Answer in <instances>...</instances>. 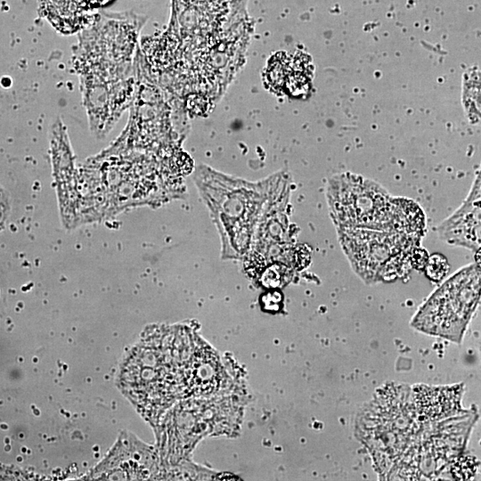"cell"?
Wrapping results in <instances>:
<instances>
[{"instance_id": "1", "label": "cell", "mask_w": 481, "mask_h": 481, "mask_svg": "<svg viewBox=\"0 0 481 481\" xmlns=\"http://www.w3.org/2000/svg\"><path fill=\"white\" fill-rule=\"evenodd\" d=\"M144 20L133 12H97L79 31L73 63L89 128L105 137L131 105L136 86L139 31Z\"/></svg>"}, {"instance_id": "2", "label": "cell", "mask_w": 481, "mask_h": 481, "mask_svg": "<svg viewBox=\"0 0 481 481\" xmlns=\"http://www.w3.org/2000/svg\"><path fill=\"white\" fill-rule=\"evenodd\" d=\"M192 329L162 326L145 337L124 362L121 384L149 417L187 397L189 370L196 345Z\"/></svg>"}, {"instance_id": "3", "label": "cell", "mask_w": 481, "mask_h": 481, "mask_svg": "<svg viewBox=\"0 0 481 481\" xmlns=\"http://www.w3.org/2000/svg\"><path fill=\"white\" fill-rule=\"evenodd\" d=\"M281 172L250 182L208 166L195 170L193 180L218 231L224 259H242L249 249L264 208Z\"/></svg>"}, {"instance_id": "4", "label": "cell", "mask_w": 481, "mask_h": 481, "mask_svg": "<svg viewBox=\"0 0 481 481\" xmlns=\"http://www.w3.org/2000/svg\"><path fill=\"white\" fill-rule=\"evenodd\" d=\"M291 184L289 175L282 171L242 257L244 270L252 280L268 269L289 267L298 273L310 264L311 250L297 242L296 227L289 221Z\"/></svg>"}, {"instance_id": "5", "label": "cell", "mask_w": 481, "mask_h": 481, "mask_svg": "<svg viewBox=\"0 0 481 481\" xmlns=\"http://www.w3.org/2000/svg\"><path fill=\"white\" fill-rule=\"evenodd\" d=\"M338 238L355 273L368 284L390 282L406 276L411 254L422 238L365 228H336Z\"/></svg>"}, {"instance_id": "6", "label": "cell", "mask_w": 481, "mask_h": 481, "mask_svg": "<svg viewBox=\"0 0 481 481\" xmlns=\"http://www.w3.org/2000/svg\"><path fill=\"white\" fill-rule=\"evenodd\" d=\"M480 300L479 263L461 268L436 289L412 320L419 331L461 343Z\"/></svg>"}, {"instance_id": "7", "label": "cell", "mask_w": 481, "mask_h": 481, "mask_svg": "<svg viewBox=\"0 0 481 481\" xmlns=\"http://www.w3.org/2000/svg\"><path fill=\"white\" fill-rule=\"evenodd\" d=\"M136 86L129 121L111 151H140L166 155L181 151L185 133L170 121L167 104L136 59Z\"/></svg>"}, {"instance_id": "8", "label": "cell", "mask_w": 481, "mask_h": 481, "mask_svg": "<svg viewBox=\"0 0 481 481\" xmlns=\"http://www.w3.org/2000/svg\"><path fill=\"white\" fill-rule=\"evenodd\" d=\"M326 200L336 228L392 232V196L379 183L353 173L331 176Z\"/></svg>"}, {"instance_id": "9", "label": "cell", "mask_w": 481, "mask_h": 481, "mask_svg": "<svg viewBox=\"0 0 481 481\" xmlns=\"http://www.w3.org/2000/svg\"><path fill=\"white\" fill-rule=\"evenodd\" d=\"M407 396L399 401L387 399L384 394H379L362 417L363 443L375 452L378 461L399 459L413 435L420 431V417Z\"/></svg>"}, {"instance_id": "10", "label": "cell", "mask_w": 481, "mask_h": 481, "mask_svg": "<svg viewBox=\"0 0 481 481\" xmlns=\"http://www.w3.org/2000/svg\"><path fill=\"white\" fill-rule=\"evenodd\" d=\"M480 175L461 205L436 228L439 239L472 251L480 249Z\"/></svg>"}, {"instance_id": "11", "label": "cell", "mask_w": 481, "mask_h": 481, "mask_svg": "<svg viewBox=\"0 0 481 481\" xmlns=\"http://www.w3.org/2000/svg\"><path fill=\"white\" fill-rule=\"evenodd\" d=\"M110 0H39L42 15L62 34L79 32Z\"/></svg>"}, {"instance_id": "12", "label": "cell", "mask_w": 481, "mask_h": 481, "mask_svg": "<svg viewBox=\"0 0 481 481\" xmlns=\"http://www.w3.org/2000/svg\"><path fill=\"white\" fill-rule=\"evenodd\" d=\"M461 395V385H420L412 391V402L420 417L424 420L435 421L456 414L460 410Z\"/></svg>"}, {"instance_id": "13", "label": "cell", "mask_w": 481, "mask_h": 481, "mask_svg": "<svg viewBox=\"0 0 481 481\" xmlns=\"http://www.w3.org/2000/svg\"><path fill=\"white\" fill-rule=\"evenodd\" d=\"M268 79L277 92L298 95L307 90L312 70L306 56L278 54L270 61Z\"/></svg>"}, {"instance_id": "14", "label": "cell", "mask_w": 481, "mask_h": 481, "mask_svg": "<svg viewBox=\"0 0 481 481\" xmlns=\"http://www.w3.org/2000/svg\"><path fill=\"white\" fill-rule=\"evenodd\" d=\"M462 106L472 123L479 121L480 117V73L475 67L469 69L463 76Z\"/></svg>"}, {"instance_id": "15", "label": "cell", "mask_w": 481, "mask_h": 481, "mask_svg": "<svg viewBox=\"0 0 481 481\" xmlns=\"http://www.w3.org/2000/svg\"><path fill=\"white\" fill-rule=\"evenodd\" d=\"M450 265L447 258L440 253L429 255L423 271L432 281L438 282L447 275Z\"/></svg>"}, {"instance_id": "16", "label": "cell", "mask_w": 481, "mask_h": 481, "mask_svg": "<svg viewBox=\"0 0 481 481\" xmlns=\"http://www.w3.org/2000/svg\"><path fill=\"white\" fill-rule=\"evenodd\" d=\"M428 251L422 247L415 248L411 254V265L412 269L423 271L428 257Z\"/></svg>"}]
</instances>
